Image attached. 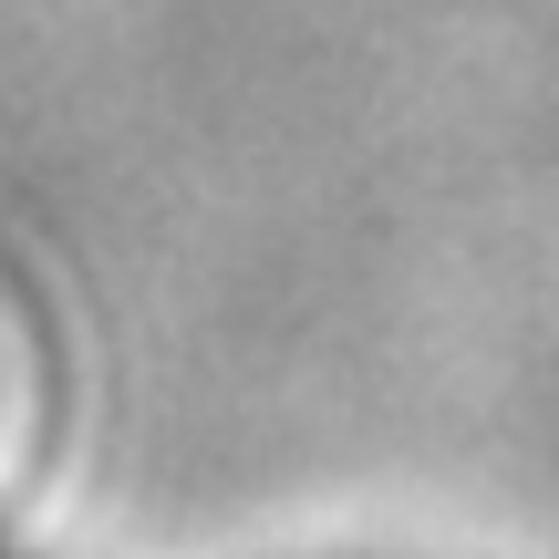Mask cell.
Listing matches in <instances>:
<instances>
[{"label":"cell","instance_id":"cell-1","mask_svg":"<svg viewBox=\"0 0 559 559\" xmlns=\"http://www.w3.org/2000/svg\"><path fill=\"white\" fill-rule=\"evenodd\" d=\"M0 559H11V549H0Z\"/></svg>","mask_w":559,"mask_h":559}]
</instances>
